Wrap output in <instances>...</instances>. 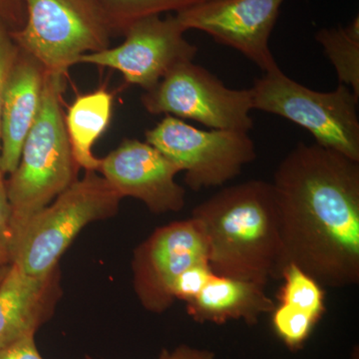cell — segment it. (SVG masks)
I'll use <instances>...</instances> for the list:
<instances>
[{"label": "cell", "mask_w": 359, "mask_h": 359, "mask_svg": "<svg viewBox=\"0 0 359 359\" xmlns=\"http://www.w3.org/2000/svg\"><path fill=\"white\" fill-rule=\"evenodd\" d=\"M280 280L283 285L278 294L280 304L302 309L318 321L323 318L327 311L325 292L318 280L294 264L283 269Z\"/></svg>", "instance_id": "19"}, {"label": "cell", "mask_w": 359, "mask_h": 359, "mask_svg": "<svg viewBox=\"0 0 359 359\" xmlns=\"http://www.w3.org/2000/svg\"><path fill=\"white\" fill-rule=\"evenodd\" d=\"M285 0H207L175 14L188 30H199L242 53L264 73L278 69L269 39Z\"/></svg>", "instance_id": "11"}, {"label": "cell", "mask_w": 359, "mask_h": 359, "mask_svg": "<svg viewBox=\"0 0 359 359\" xmlns=\"http://www.w3.org/2000/svg\"><path fill=\"white\" fill-rule=\"evenodd\" d=\"M114 35H123L137 21L178 13L207 0H96Z\"/></svg>", "instance_id": "18"}, {"label": "cell", "mask_w": 359, "mask_h": 359, "mask_svg": "<svg viewBox=\"0 0 359 359\" xmlns=\"http://www.w3.org/2000/svg\"><path fill=\"white\" fill-rule=\"evenodd\" d=\"M63 79L45 72L39 114L23 144L18 166L6 182L11 238L77 180L78 165L61 107Z\"/></svg>", "instance_id": "3"}, {"label": "cell", "mask_w": 359, "mask_h": 359, "mask_svg": "<svg viewBox=\"0 0 359 359\" xmlns=\"http://www.w3.org/2000/svg\"><path fill=\"white\" fill-rule=\"evenodd\" d=\"M259 283L212 275L193 301L187 313L196 323L224 325L231 320L257 325L264 314L271 313L276 302Z\"/></svg>", "instance_id": "15"}, {"label": "cell", "mask_w": 359, "mask_h": 359, "mask_svg": "<svg viewBox=\"0 0 359 359\" xmlns=\"http://www.w3.org/2000/svg\"><path fill=\"white\" fill-rule=\"evenodd\" d=\"M347 359H359V346L358 344L353 346V351Z\"/></svg>", "instance_id": "27"}, {"label": "cell", "mask_w": 359, "mask_h": 359, "mask_svg": "<svg viewBox=\"0 0 359 359\" xmlns=\"http://www.w3.org/2000/svg\"><path fill=\"white\" fill-rule=\"evenodd\" d=\"M11 205L7 198L4 175L0 171V266L11 264Z\"/></svg>", "instance_id": "23"}, {"label": "cell", "mask_w": 359, "mask_h": 359, "mask_svg": "<svg viewBox=\"0 0 359 359\" xmlns=\"http://www.w3.org/2000/svg\"><path fill=\"white\" fill-rule=\"evenodd\" d=\"M208 263L207 244L195 219L161 226L134 252V289L148 311L162 313L174 304L175 283L196 264Z\"/></svg>", "instance_id": "10"}, {"label": "cell", "mask_w": 359, "mask_h": 359, "mask_svg": "<svg viewBox=\"0 0 359 359\" xmlns=\"http://www.w3.org/2000/svg\"><path fill=\"white\" fill-rule=\"evenodd\" d=\"M186 32L175 14L150 16L130 26L123 43L85 54L78 63L118 71L127 83L147 91L170 71L197 55V46L186 39Z\"/></svg>", "instance_id": "9"}, {"label": "cell", "mask_w": 359, "mask_h": 359, "mask_svg": "<svg viewBox=\"0 0 359 359\" xmlns=\"http://www.w3.org/2000/svg\"><path fill=\"white\" fill-rule=\"evenodd\" d=\"M146 142L185 172V183L195 192L237 178L257 157L249 133L196 128L169 115L146 131Z\"/></svg>", "instance_id": "8"}, {"label": "cell", "mask_w": 359, "mask_h": 359, "mask_svg": "<svg viewBox=\"0 0 359 359\" xmlns=\"http://www.w3.org/2000/svg\"><path fill=\"white\" fill-rule=\"evenodd\" d=\"M212 273L266 287L280 280V216L273 185L250 180L194 208Z\"/></svg>", "instance_id": "2"}, {"label": "cell", "mask_w": 359, "mask_h": 359, "mask_svg": "<svg viewBox=\"0 0 359 359\" xmlns=\"http://www.w3.org/2000/svg\"><path fill=\"white\" fill-rule=\"evenodd\" d=\"M9 268H11V264H7V266H0V283H1V280H4V278L6 276Z\"/></svg>", "instance_id": "28"}, {"label": "cell", "mask_w": 359, "mask_h": 359, "mask_svg": "<svg viewBox=\"0 0 359 359\" xmlns=\"http://www.w3.org/2000/svg\"><path fill=\"white\" fill-rule=\"evenodd\" d=\"M59 290L58 268L34 276L11 264L0 283V348L34 337L51 318Z\"/></svg>", "instance_id": "13"}, {"label": "cell", "mask_w": 359, "mask_h": 359, "mask_svg": "<svg viewBox=\"0 0 359 359\" xmlns=\"http://www.w3.org/2000/svg\"><path fill=\"white\" fill-rule=\"evenodd\" d=\"M122 199L102 175L86 171L13 236L11 264L28 275H48L78 233L114 216Z\"/></svg>", "instance_id": "4"}, {"label": "cell", "mask_w": 359, "mask_h": 359, "mask_svg": "<svg viewBox=\"0 0 359 359\" xmlns=\"http://www.w3.org/2000/svg\"><path fill=\"white\" fill-rule=\"evenodd\" d=\"M112 108V94L99 89L78 96L65 118L73 156L85 171L98 172L101 159L93 155V146L107 129Z\"/></svg>", "instance_id": "16"}, {"label": "cell", "mask_w": 359, "mask_h": 359, "mask_svg": "<svg viewBox=\"0 0 359 359\" xmlns=\"http://www.w3.org/2000/svg\"><path fill=\"white\" fill-rule=\"evenodd\" d=\"M98 172L122 198L141 201L154 214L185 205L186 190L175 180L181 170L147 142L125 139L101 159Z\"/></svg>", "instance_id": "12"}, {"label": "cell", "mask_w": 359, "mask_h": 359, "mask_svg": "<svg viewBox=\"0 0 359 359\" xmlns=\"http://www.w3.org/2000/svg\"><path fill=\"white\" fill-rule=\"evenodd\" d=\"M151 114L190 119L215 130L254 128L252 90L231 89L193 61L182 63L141 97Z\"/></svg>", "instance_id": "7"}, {"label": "cell", "mask_w": 359, "mask_h": 359, "mask_svg": "<svg viewBox=\"0 0 359 359\" xmlns=\"http://www.w3.org/2000/svg\"><path fill=\"white\" fill-rule=\"evenodd\" d=\"M323 46L340 84L346 85L359 96V18L348 25L323 28L316 34Z\"/></svg>", "instance_id": "17"}, {"label": "cell", "mask_w": 359, "mask_h": 359, "mask_svg": "<svg viewBox=\"0 0 359 359\" xmlns=\"http://www.w3.org/2000/svg\"><path fill=\"white\" fill-rule=\"evenodd\" d=\"M252 108L308 130L316 143L359 162V96L344 84L330 92L309 89L278 69L255 80Z\"/></svg>", "instance_id": "5"}, {"label": "cell", "mask_w": 359, "mask_h": 359, "mask_svg": "<svg viewBox=\"0 0 359 359\" xmlns=\"http://www.w3.org/2000/svg\"><path fill=\"white\" fill-rule=\"evenodd\" d=\"M283 269L294 264L323 287L359 283V162L299 142L273 175Z\"/></svg>", "instance_id": "1"}, {"label": "cell", "mask_w": 359, "mask_h": 359, "mask_svg": "<svg viewBox=\"0 0 359 359\" xmlns=\"http://www.w3.org/2000/svg\"><path fill=\"white\" fill-rule=\"evenodd\" d=\"M25 25L11 30L21 51L49 74L65 77L81 56L110 47L113 36L96 0H23Z\"/></svg>", "instance_id": "6"}, {"label": "cell", "mask_w": 359, "mask_h": 359, "mask_svg": "<svg viewBox=\"0 0 359 359\" xmlns=\"http://www.w3.org/2000/svg\"><path fill=\"white\" fill-rule=\"evenodd\" d=\"M212 275L209 264H196L187 269L175 283V299H182L186 304L193 301L202 292Z\"/></svg>", "instance_id": "21"}, {"label": "cell", "mask_w": 359, "mask_h": 359, "mask_svg": "<svg viewBox=\"0 0 359 359\" xmlns=\"http://www.w3.org/2000/svg\"><path fill=\"white\" fill-rule=\"evenodd\" d=\"M44 75L42 66L20 49L2 101L0 171L4 176L13 174L20 163L23 144L39 112Z\"/></svg>", "instance_id": "14"}, {"label": "cell", "mask_w": 359, "mask_h": 359, "mask_svg": "<svg viewBox=\"0 0 359 359\" xmlns=\"http://www.w3.org/2000/svg\"><path fill=\"white\" fill-rule=\"evenodd\" d=\"M85 359L94 358L87 355L85 356ZM159 359H216V354L210 349L197 348L188 344H181L173 351L164 349Z\"/></svg>", "instance_id": "26"}, {"label": "cell", "mask_w": 359, "mask_h": 359, "mask_svg": "<svg viewBox=\"0 0 359 359\" xmlns=\"http://www.w3.org/2000/svg\"><path fill=\"white\" fill-rule=\"evenodd\" d=\"M318 323L311 314L287 304H280L271 311L273 332L294 353L304 348Z\"/></svg>", "instance_id": "20"}, {"label": "cell", "mask_w": 359, "mask_h": 359, "mask_svg": "<svg viewBox=\"0 0 359 359\" xmlns=\"http://www.w3.org/2000/svg\"><path fill=\"white\" fill-rule=\"evenodd\" d=\"M18 52L20 49L11 36V28L0 18V121L7 79L18 57Z\"/></svg>", "instance_id": "22"}, {"label": "cell", "mask_w": 359, "mask_h": 359, "mask_svg": "<svg viewBox=\"0 0 359 359\" xmlns=\"http://www.w3.org/2000/svg\"><path fill=\"white\" fill-rule=\"evenodd\" d=\"M0 359H44L39 353L34 337H26L0 348Z\"/></svg>", "instance_id": "24"}, {"label": "cell", "mask_w": 359, "mask_h": 359, "mask_svg": "<svg viewBox=\"0 0 359 359\" xmlns=\"http://www.w3.org/2000/svg\"><path fill=\"white\" fill-rule=\"evenodd\" d=\"M0 18L11 30L20 29L25 22L23 0H0Z\"/></svg>", "instance_id": "25"}]
</instances>
